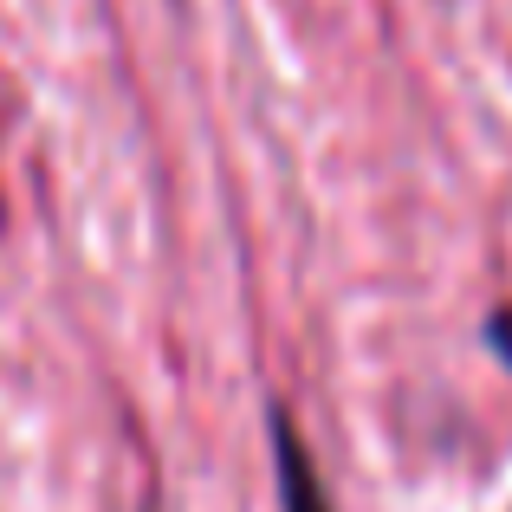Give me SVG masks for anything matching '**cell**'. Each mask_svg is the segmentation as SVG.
<instances>
[{
	"instance_id": "obj_1",
	"label": "cell",
	"mask_w": 512,
	"mask_h": 512,
	"mask_svg": "<svg viewBox=\"0 0 512 512\" xmlns=\"http://www.w3.org/2000/svg\"><path fill=\"white\" fill-rule=\"evenodd\" d=\"M273 461H279V500H286V512H331L325 480L312 467V448L292 435L286 415H273Z\"/></svg>"
},
{
	"instance_id": "obj_2",
	"label": "cell",
	"mask_w": 512,
	"mask_h": 512,
	"mask_svg": "<svg viewBox=\"0 0 512 512\" xmlns=\"http://www.w3.org/2000/svg\"><path fill=\"white\" fill-rule=\"evenodd\" d=\"M493 350H500V357L512 363V312H500V318H493Z\"/></svg>"
}]
</instances>
